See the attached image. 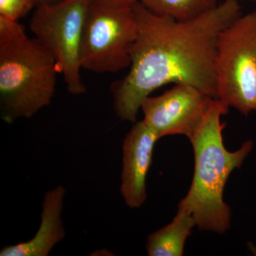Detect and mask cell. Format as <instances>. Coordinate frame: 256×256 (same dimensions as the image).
Instances as JSON below:
<instances>
[{
    "label": "cell",
    "mask_w": 256,
    "mask_h": 256,
    "mask_svg": "<svg viewBox=\"0 0 256 256\" xmlns=\"http://www.w3.org/2000/svg\"><path fill=\"white\" fill-rule=\"evenodd\" d=\"M196 226L193 216L178 210L171 223L148 236L146 249L150 256H182L185 242Z\"/></svg>",
    "instance_id": "10"
},
{
    "label": "cell",
    "mask_w": 256,
    "mask_h": 256,
    "mask_svg": "<svg viewBox=\"0 0 256 256\" xmlns=\"http://www.w3.org/2000/svg\"><path fill=\"white\" fill-rule=\"evenodd\" d=\"M136 38L132 4L118 0H90L80 45L82 68L98 74L127 68Z\"/></svg>",
    "instance_id": "4"
},
{
    "label": "cell",
    "mask_w": 256,
    "mask_h": 256,
    "mask_svg": "<svg viewBox=\"0 0 256 256\" xmlns=\"http://www.w3.org/2000/svg\"><path fill=\"white\" fill-rule=\"evenodd\" d=\"M214 99L190 84H176L162 95L144 99L143 121L159 140L174 134L191 140Z\"/></svg>",
    "instance_id": "7"
},
{
    "label": "cell",
    "mask_w": 256,
    "mask_h": 256,
    "mask_svg": "<svg viewBox=\"0 0 256 256\" xmlns=\"http://www.w3.org/2000/svg\"><path fill=\"white\" fill-rule=\"evenodd\" d=\"M65 188L58 185L47 192L42 204L40 228L33 238L16 245L3 248L1 256H46L65 236L62 220Z\"/></svg>",
    "instance_id": "9"
},
{
    "label": "cell",
    "mask_w": 256,
    "mask_h": 256,
    "mask_svg": "<svg viewBox=\"0 0 256 256\" xmlns=\"http://www.w3.org/2000/svg\"><path fill=\"white\" fill-rule=\"evenodd\" d=\"M154 14L188 22L214 9L218 0H138Z\"/></svg>",
    "instance_id": "11"
},
{
    "label": "cell",
    "mask_w": 256,
    "mask_h": 256,
    "mask_svg": "<svg viewBox=\"0 0 256 256\" xmlns=\"http://www.w3.org/2000/svg\"><path fill=\"white\" fill-rule=\"evenodd\" d=\"M60 1H62V0H41L40 3H54Z\"/></svg>",
    "instance_id": "13"
},
{
    "label": "cell",
    "mask_w": 256,
    "mask_h": 256,
    "mask_svg": "<svg viewBox=\"0 0 256 256\" xmlns=\"http://www.w3.org/2000/svg\"><path fill=\"white\" fill-rule=\"evenodd\" d=\"M40 2L41 0H0V16L18 21Z\"/></svg>",
    "instance_id": "12"
},
{
    "label": "cell",
    "mask_w": 256,
    "mask_h": 256,
    "mask_svg": "<svg viewBox=\"0 0 256 256\" xmlns=\"http://www.w3.org/2000/svg\"><path fill=\"white\" fill-rule=\"evenodd\" d=\"M217 98L244 116L256 112V11L240 15L217 42Z\"/></svg>",
    "instance_id": "5"
},
{
    "label": "cell",
    "mask_w": 256,
    "mask_h": 256,
    "mask_svg": "<svg viewBox=\"0 0 256 256\" xmlns=\"http://www.w3.org/2000/svg\"><path fill=\"white\" fill-rule=\"evenodd\" d=\"M229 107L220 99L212 102L203 122L190 140L194 153V172L188 193L180 201L178 210L191 214L198 229L223 234L230 228V206L224 202V191L234 170L239 169L254 148L246 141L236 151L224 144L222 131L226 124L222 116Z\"/></svg>",
    "instance_id": "2"
},
{
    "label": "cell",
    "mask_w": 256,
    "mask_h": 256,
    "mask_svg": "<svg viewBox=\"0 0 256 256\" xmlns=\"http://www.w3.org/2000/svg\"><path fill=\"white\" fill-rule=\"evenodd\" d=\"M132 9L137 38L130 70L111 85L117 117L136 122L144 99L171 82L190 84L216 98L217 42L220 32L242 15L238 0H224L188 22L154 14L138 1Z\"/></svg>",
    "instance_id": "1"
},
{
    "label": "cell",
    "mask_w": 256,
    "mask_h": 256,
    "mask_svg": "<svg viewBox=\"0 0 256 256\" xmlns=\"http://www.w3.org/2000/svg\"><path fill=\"white\" fill-rule=\"evenodd\" d=\"M118 1L122 2L128 3V4H133L138 0H118Z\"/></svg>",
    "instance_id": "14"
},
{
    "label": "cell",
    "mask_w": 256,
    "mask_h": 256,
    "mask_svg": "<svg viewBox=\"0 0 256 256\" xmlns=\"http://www.w3.org/2000/svg\"><path fill=\"white\" fill-rule=\"evenodd\" d=\"M159 140L144 121L134 122L122 143L121 195L128 206L140 208L146 201V178Z\"/></svg>",
    "instance_id": "8"
},
{
    "label": "cell",
    "mask_w": 256,
    "mask_h": 256,
    "mask_svg": "<svg viewBox=\"0 0 256 256\" xmlns=\"http://www.w3.org/2000/svg\"><path fill=\"white\" fill-rule=\"evenodd\" d=\"M54 58L18 21L0 16V105L8 124L31 118L50 106L54 96Z\"/></svg>",
    "instance_id": "3"
},
{
    "label": "cell",
    "mask_w": 256,
    "mask_h": 256,
    "mask_svg": "<svg viewBox=\"0 0 256 256\" xmlns=\"http://www.w3.org/2000/svg\"><path fill=\"white\" fill-rule=\"evenodd\" d=\"M249 1H254V2H256V0H249Z\"/></svg>",
    "instance_id": "15"
},
{
    "label": "cell",
    "mask_w": 256,
    "mask_h": 256,
    "mask_svg": "<svg viewBox=\"0 0 256 256\" xmlns=\"http://www.w3.org/2000/svg\"><path fill=\"white\" fill-rule=\"evenodd\" d=\"M90 0H62L37 5L30 28L50 52L70 94L82 95L86 87L80 76V45Z\"/></svg>",
    "instance_id": "6"
}]
</instances>
